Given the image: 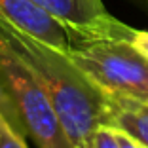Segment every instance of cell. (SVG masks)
Returning <instances> with one entry per match:
<instances>
[{"instance_id": "6da1fadb", "label": "cell", "mask_w": 148, "mask_h": 148, "mask_svg": "<svg viewBox=\"0 0 148 148\" xmlns=\"http://www.w3.org/2000/svg\"><path fill=\"white\" fill-rule=\"evenodd\" d=\"M0 29L44 86L74 148H95V133L105 125L106 93L74 65L69 53L57 51L2 21Z\"/></svg>"}, {"instance_id": "7a4b0ae2", "label": "cell", "mask_w": 148, "mask_h": 148, "mask_svg": "<svg viewBox=\"0 0 148 148\" xmlns=\"http://www.w3.org/2000/svg\"><path fill=\"white\" fill-rule=\"evenodd\" d=\"M0 80L12 97L25 135L38 148H74L48 93L0 29Z\"/></svg>"}, {"instance_id": "3957f363", "label": "cell", "mask_w": 148, "mask_h": 148, "mask_svg": "<svg viewBox=\"0 0 148 148\" xmlns=\"http://www.w3.org/2000/svg\"><path fill=\"white\" fill-rule=\"evenodd\" d=\"M69 57L103 93L148 101V61L127 42L97 40L74 44Z\"/></svg>"}, {"instance_id": "277c9868", "label": "cell", "mask_w": 148, "mask_h": 148, "mask_svg": "<svg viewBox=\"0 0 148 148\" xmlns=\"http://www.w3.org/2000/svg\"><path fill=\"white\" fill-rule=\"evenodd\" d=\"M0 21L61 53L72 48V34L34 0H0Z\"/></svg>"}, {"instance_id": "5b68a950", "label": "cell", "mask_w": 148, "mask_h": 148, "mask_svg": "<svg viewBox=\"0 0 148 148\" xmlns=\"http://www.w3.org/2000/svg\"><path fill=\"white\" fill-rule=\"evenodd\" d=\"M105 125L122 131L148 148V101L123 95H106Z\"/></svg>"}, {"instance_id": "8992f818", "label": "cell", "mask_w": 148, "mask_h": 148, "mask_svg": "<svg viewBox=\"0 0 148 148\" xmlns=\"http://www.w3.org/2000/svg\"><path fill=\"white\" fill-rule=\"evenodd\" d=\"M0 148H29L27 135L0 112Z\"/></svg>"}, {"instance_id": "52a82bcc", "label": "cell", "mask_w": 148, "mask_h": 148, "mask_svg": "<svg viewBox=\"0 0 148 148\" xmlns=\"http://www.w3.org/2000/svg\"><path fill=\"white\" fill-rule=\"evenodd\" d=\"M0 112L4 114V116L8 118V120H10V122H12L15 127H17L19 131H23L21 122H19V118H17V110H15V105H13V101H12V97H10L8 89L4 87L2 80H0ZM23 133H25V131H23Z\"/></svg>"}, {"instance_id": "ba28073f", "label": "cell", "mask_w": 148, "mask_h": 148, "mask_svg": "<svg viewBox=\"0 0 148 148\" xmlns=\"http://www.w3.org/2000/svg\"><path fill=\"white\" fill-rule=\"evenodd\" d=\"M127 44L135 49L144 61H148V31H139V29H131Z\"/></svg>"}, {"instance_id": "9c48e42d", "label": "cell", "mask_w": 148, "mask_h": 148, "mask_svg": "<svg viewBox=\"0 0 148 148\" xmlns=\"http://www.w3.org/2000/svg\"><path fill=\"white\" fill-rule=\"evenodd\" d=\"M95 148H120L116 139V131L108 125H101L95 133Z\"/></svg>"}, {"instance_id": "30bf717a", "label": "cell", "mask_w": 148, "mask_h": 148, "mask_svg": "<svg viewBox=\"0 0 148 148\" xmlns=\"http://www.w3.org/2000/svg\"><path fill=\"white\" fill-rule=\"evenodd\" d=\"M143 148H144V146H143Z\"/></svg>"}]
</instances>
